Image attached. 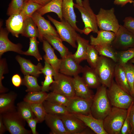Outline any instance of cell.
I'll return each instance as SVG.
<instances>
[{"mask_svg":"<svg viewBox=\"0 0 134 134\" xmlns=\"http://www.w3.org/2000/svg\"><path fill=\"white\" fill-rule=\"evenodd\" d=\"M107 90L106 87L101 85L97 88L93 99L91 113L97 119L103 120L112 108L107 95Z\"/></svg>","mask_w":134,"mask_h":134,"instance_id":"6da1fadb","label":"cell"},{"mask_svg":"<svg viewBox=\"0 0 134 134\" xmlns=\"http://www.w3.org/2000/svg\"><path fill=\"white\" fill-rule=\"evenodd\" d=\"M99 55L95 46L89 44L87 48L86 60L91 67L95 68L99 60Z\"/></svg>","mask_w":134,"mask_h":134,"instance_id":"74e56055","label":"cell"},{"mask_svg":"<svg viewBox=\"0 0 134 134\" xmlns=\"http://www.w3.org/2000/svg\"><path fill=\"white\" fill-rule=\"evenodd\" d=\"M77 44V50L72 55L78 63L86 60L87 48L89 45V41L81 37L78 34L76 40Z\"/></svg>","mask_w":134,"mask_h":134,"instance_id":"f1b7e54d","label":"cell"},{"mask_svg":"<svg viewBox=\"0 0 134 134\" xmlns=\"http://www.w3.org/2000/svg\"><path fill=\"white\" fill-rule=\"evenodd\" d=\"M6 21L7 30L16 37L22 33L24 26V18L20 13L9 16Z\"/></svg>","mask_w":134,"mask_h":134,"instance_id":"2e32d148","label":"cell"},{"mask_svg":"<svg viewBox=\"0 0 134 134\" xmlns=\"http://www.w3.org/2000/svg\"><path fill=\"white\" fill-rule=\"evenodd\" d=\"M42 42L43 49L45 53L43 57L45 61L50 64L57 72H59L61 59L57 58L54 49L47 40L44 39Z\"/></svg>","mask_w":134,"mask_h":134,"instance_id":"603a6c76","label":"cell"},{"mask_svg":"<svg viewBox=\"0 0 134 134\" xmlns=\"http://www.w3.org/2000/svg\"><path fill=\"white\" fill-rule=\"evenodd\" d=\"M17 96V94L13 91L0 94V114L16 111L14 103Z\"/></svg>","mask_w":134,"mask_h":134,"instance_id":"7402d4cb","label":"cell"},{"mask_svg":"<svg viewBox=\"0 0 134 134\" xmlns=\"http://www.w3.org/2000/svg\"><path fill=\"white\" fill-rule=\"evenodd\" d=\"M73 83L76 96L87 99H93L94 95L93 91L86 85L82 77L78 75L74 76Z\"/></svg>","mask_w":134,"mask_h":134,"instance_id":"44dd1931","label":"cell"},{"mask_svg":"<svg viewBox=\"0 0 134 134\" xmlns=\"http://www.w3.org/2000/svg\"><path fill=\"white\" fill-rule=\"evenodd\" d=\"M42 73L45 76H54L57 73L53 67L49 63L45 61L44 65L41 70Z\"/></svg>","mask_w":134,"mask_h":134,"instance_id":"c3c4849f","label":"cell"},{"mask_svg":"<svg viewBox=\"0 0 134 134\" xmlns=\"http://www.w3.org/2000/svg\"><path fill=\"white\" fill-rule=\"evenodd\" d=\"M83 67L78 63L71 54L61 59L59 72L73 77L82 73Z\"/></svg>","mask_w":134,"mask_h":134,"instance_id":"4fadbf2b","label":"cell"},{"mask_svg":"<svg viewBox=\"0 0 134 134\" xmlns=\"http://www.w3.org/2000/svg\"><path fill=\"white\" fill-rule=\"evenodd\" d=\"M133 5L134 6V0L133 1Z\"/></svg>","mask_w":134,"mask_h":134,"instance_id":"91938a15","label":"cell"},{"mask_svg":"<svg viewBox=\"0 0 134 134\" xmlns=\"http://www.w3.org/2000/svg\"><path fill=\"white\" fill-rule=\"evenodd\" d=\"M63 0H52L36 11L41 15L50 12H54L58 16L61 21L63 19L62 15V4Z\"/></svg>","mask_w":134,"mask_h":134,"instance_id":"83f0119b","label":"cell"},{"mask_svg":"<svg viewBox=\"0 0 134 134\" xmlns=\"http://www.w3.org/2000/svg\"><path fill=\"white\" fill-rule=\"evenodd\" d=\"M73 0H63L62 4V15L63 18L68 22L76 31L83 33L82 30L77 26L76 16L74 9Z\"/></svg>","mask_w":134,"mask_h":134,"instance_id":"ac0fdd59","label":"cell"},{"mask_svg":"<svg viewBox=\"0 0 134 134\" xmlns=\"http://www.w3.org/2000/svg\"><path fill=\"white\" fill-rule=\"evenodd\" d=\"M17 111L21 117L26 121L35 117L30 104L23 100L18 103L16 107Z\"/></svg>","mask_w":134,"mask_h":134,"instance_id":"e575fe53","label":"cell"},{"mask_svg":"<svg viewBox=\"0 0 134 134\" xmlns=\"http://www.w3.org/2000/svg\"><path fill=\"white\" fill-rule=\"evenodd\" d=\"M47 17L55 27L62 40L67 42L72 47L77 48L76 40L78 34L71 25L63 18L62 21H59L49 15Z\"/></svg>","mask_w":134,"mask_h":134,"instance_id":"8992f818","label":"cell"},{"mask_svg":"<svg viewBox=\"0 0 134 134\" xmlns=\"http://www.w3.org/2000/svg\"><path fill=\"white\" fill-rule=\"evenodd\" d=\"M53 77L54 82L50 87L51 92L58 93L70 98L75 96L73 78L59 72Z\"/></svg>","mask_w":134,"mask_h":134,"instance_id":"ba28073f","label":"cell"},{"mask_svg":"<svg viewBox=\"0 0 134 134\" xmlns=\"http://www.w3.org/2000/svg\"><path fill=\"white\" fill-rule=\"evenodd\" d=\"M52 134H68L60 116L47 114L44 120Z\"/></svg>","mask_w":134,"mask_h":134,"instance_id":"ffe728a7","label":"cell"},{"mask_svg":"<svg viewBox=\"0 0 134 134\" xmlns=\"http://www.w3.org/2000/svg\"><path fill=\"white\" fill-rule=\"evenodd\" d=\"M117 63L122 66L134 57V47L117 52Z\"/></svg>","mask_w":134,"mask_h":134,"instance_id":"60d3db41","label":"cell"},{"mask_svg":"<svg viewBox=\"0 0 134 134\" xmlns=\"http://www.w3.org/2000/svg\"><path fill=\"white\" fill-rule=\"evenodd\" d=\"M123 26L134 36V18L128 16L123 20Z\"/></svg>","mask_w":134,"mask_h":134,"instance_id":"7dc6e473","label":"cell"},{"mask_svg":"<svg viewBox=\"0 0 134 134\" xmlns=\"http://www.w3.org/2000/svg\"><path fill=\"white\" fill-rule=\"evenodd\" d=\"M122 66L130 87L132 96L134 98V64L128 62Z\"/></svg>","mask_w":134,"mask_h":134,"instance_id":"ab89813d","label":"cell"},{"mask_svg":"<svg viewBox=\"0 0 134 134\" xmlns=\"http://www.w3.org/2000/svg\"><path fill=\"white\" fill-rule=\"evenodd\" d=\"M97 34L96 37L92 35L90 36V44L94 46L111 45L116 36V34L112 32L102 30H99Z\"/></svg>","mask_w":134,"mask_h":134,"instance_id":"cb8c5ba5","label":"cell"},{"mask_svg":"<svg viewBox=\"0 0 134 134\" xmlns=\"http://www.w3.org/2000/svg\"><path fill=\"white\" fill-rule=\"evenodd\" d=\"M107 95L111 106L127 109L134 102V98L124 90L114 80L107 90Z\"/></svg>","mask_w":134,"mask_h":134,"instance_id":"3957f363","label":"cell"},{"mask_svg":"<svg viewBox=\"0 0 134 134\" xmlns=\"http://www.w3.org/2000/svg\"><path fill=\"white\" fill-rule=\"evenodd\" d=\"M22 85L26 87L27 89L26 91L27 92L41 91V86L38 85L37 77L34 76L24 75L22 79Z\"/></svg>","mask_w":134,"mask_h":134,"instance_id":"836d02e7","label":"cell"},{"mask_svg":"<svg viewBox=\"0 0 134 134\" xmlns=\"http://www.w3.org/2000/svg\"><path fill=\"white\" fill-rule=\"evenodd\" d=\"M114 77L117 85L133 96L123 67L122 66L117 63L115 66Z\"/></svg>","mask_w":134,"mask_h":134,"instance_id":"4316f807","label":"cell"},{"mask_svg":"<svg viewBox=\"0 0 134 134\" xmlns=\"http://www.w3.org/2000/svg\"><path fill=\"white\" fill-rule=\"evenodd\" d=\"M43 38L59 53L62 58L72 54L63 44V41L60 37L54 35L46 34L43 35Z\"/></svg>","mask_w":134,"mask_h":134,"instance_id":"484cf974","label":"cell"},{"mask_svg":"<svg viewBox=\"0 0 134 134\" xmlns=\"http://www.w3.org/2000/svg\"><path fill=\"white\" fill-rule=\"evenodd\" d=\"M26 121L31 129L32 133L33 134H38L36 130V124L38 123L37 118L35 117L29 119Z\"/></svg>","mask_w":134,"mask_h":134,"instance_id":"681fc988","label":"cell"},{"mask_svg":"<svg viewBox=\"0 0 134 134\" xmlns=\"http://www.w3.org/2000/svg\"><path fill=\"white\" fill-rule=\"evenodd\" d=\"M38 3L42 7L43 6L49 2H50L52 0H29Z\"/></svg>","mask_w":134,"mask_h":134,"instance_id":"11a10c76","label":"cell"},{"mask_svg":"<svg viewBox=\"0 0 134 134\" xmlns=\"http://www.w3.org/2000/svg\"><path fill=\"white\" fill-rule=\"evenodd\" d=\"M130 120L131 134H134V102L131 108L130 114Z\"/></svg>","mask_w":134,"mask_h":134,"instance_id":"816d5d0a","label":"cell"},{"mask_svg":"<svg viewBox=\"0 0 134 134\" xmlns=\"http://www.w3.org/2000/svg\"><path fill=\"white\" fill-rule=\"evenodd\" d=\"M37 26L31 17L24 20L23 30L21 34L22 36L27 37H36L39 39L40 35Z\"/></svg>","mask_w":134,"mask_h":134,"instance_id":"4dcf8cb0","label":"cell"},{"mask_svg":"<svg viewBox=\"0 0 134 134\" xmlns=\"http://www.w3.org/2000/svg\"><path fill=\"white\" fill-rule=\"evenodd\" d=\"M29 0H23V1H24V2H25L27 1H28Z\"/></svg>","mask_w":134,"mask_h":134,"instance_id":"680465c9","label":"cell"},{"mask_svg":"<svg viewBox=\"0 0 134 134\" xmlns=\"http://www.w3.org/2000/svg\"><path fill=\"white\" fill-rule=\"evenodd\" d=\"M130 62L134 64V57L131 59L130 61Z\"/></svg>","mask_w":134,"mask_h":134,"instance_id":"6f0895ef","label":"cell"},{"mask_svg":"<svg viewBox=\"0 0 134 134\" xmlns=\"http://www.w3.org/2000/svg\"><path fill=\"white\" fill-rule=\"evenodd\" d=\"M23 0H11L9 4L7 14L8 16L20 13L24 4Z\"/></svg>","mask_w":134,"mask_h":134,"instance_id":"7bdbcfd3","label":"cell"},{"mask_svg":"<svg viewBox=\"0 0 134 134\" xmlns=\"http://www.w3.org/2000/svg\"><path fill=\"white\" fill-rule=\"evenodd\" d=\"M73 115L81 120L95 133L97 134H107L103 127V120L95 118L91 113L87 115L81 114Z\"/></svg>","mask_w":134,"mask_h":134,"instance_id":"d6986e66","label":"cell"},{"mask_svg":"<svg viewBox=\"0 0 134 134\" xmlns=\"http://www.w3.org/2000/svg\"><path fill=\"white\" fill-rule=\"evenodd\" d=\"M32 110L39 123L45 120L47 114L43 103L30 104Z\"/></svg>","mask_w":134,"mask_h":134,"instance_id":"b9f144b4","label":"cell"},{"mask_svg":"<svg viewBox=\"0 0 134 134\" xmlns=\"http://www.w3.org/2000/svg\"><path fill=\"white\" fill-rule=\"evenodd\" d=\"M133 0H114V3L115 5L123 7L128 3H133Z\"/></svg>","mask_w":134,"mask_h":134,"instance_id":"f5cc1de1","label":"cell"},{"mask_svg":"<svg viewBox=\"0 0 134 134\" xmlns=\"http://www.w3.org/2000/svg\"><path fill=\"white\" fill-rule=\"evenodd\" d=\"M114 9L100 8L96 15L97 23L100 30L112 32L115 34L119 27L118 21L114 14Z\"/></svg>","mask_w":134,"mask_h":134,"instance_id":"52a82bcc","label":"cell"},{"mask_svg":"<svg viewBox=\"0 0 134 134\" xmlns=\"http://www.w3.org/2000/svg\"><path fill=\"white\" fill-rule=\"evenodd\" d=\"M48 94L42 91L28 92L24 98V101L30 104L43 103L46 100Z\"/></svg>","mask_w":134,"mask_h":134,"instance_id":"1f68e13d","label":"cell"},{"mask_svg":"<svg viewBox=\"0 0 134 134\" xmlns=\"http://www.w3.org/2000/svg\"><path fill=\"white\" fill-rule=\"evenodd\" d=\"M71 98L58 93L51 92L48 94L46 100L60 104L67 107Z\"/></svg>","mask_w":134,"mask_h":134,"instance_id":"f35d334b","label":"cell"},{"mask_svg":"<svg viewBox=\"0 0 134 134\" xmlns=\"http://www.w3.org/2000/svg\"><path fill=\"white\" fill-rule=\"evenodd\" d=\"M7 64L5 59H1L0 60V93H6L8 89L3 86L2 84V80L3 79V74L7 71Z\"/></svg>","mask_w":134,"mask_h":134,"instance_id":"ee69618b","label":"cell"},{"mask_svg":"<svg viewBox=\"0 0 134 134\" xmlns=\"http://www.w3.org/2000/svg\"><path fill=\"white\" fill-rule=\"evenodd\" d=\"M54 82L53 76H45L44 80L41 83V91L46 92H49L50 90L51 85Z\"/></svg>","mask_w":134,"mask_h":134,"instance_id":"bcb514c9","label":"cell"},{"mask_svg":"<svg viewBox=\"0 0 134 134\" xmlns=\"http://www.w3.org/2000/svg\"><path fill=\"white\" fill-rule=\"evenodd\" d=\"M127 113V109L113 106L103 120L104 129L107 134H120Z\"/></svg>","mask_w":134,"mask_h":134,"instance_id":"7a4b0ae2","label":"cell"},{"mask_svg":"<svg viewBox=\"0 0 134 134\" xmlns=\"http://www.w3.org/2000/svg\"><path fill=\"white\" fill-rule=\"evenodd\" d=\"M99 55L109 58L117 63V52L113 49L111 45L106 44L95 46Z\"/></svg>","mask_w":134,"mask_h":134,"instance_id":"d6a6232c","label":"cell"},{"mask_svg":"<svg viewBox=\"0 0 134 134\" xmlns=\"http://www.w3.org/2000/svg\"><path fill=\"white\" fill-rule=\"evenodd\" d=\"M76 4L80 6H82V0H75Z\"/></svg>","mask_w":134,"mask_h":134,"instance_id":"9f6ffc18","label":"cell"},{"mask_svg":"<svg viewBox=\"0 0 134 134\" xmlns=\"http://www.w3.org/2000/svg\"><path fill=\"white\" fill-rule=\"evenodd\" d=\"M92 99H87L75 96L72 98L67 107L69 113L87 115L91 113Z\"/></svg>","mask_w":134,"mask_h":134,"instance_id":"7c38bea8","label":"cell"},{"mask_svg":"<svg viewBox=\"0 0 134 134\" xmlns=\"http://www.w3.org/2000/svg\"><path fill=\"white\" fill-rule=\"evenodd\" d=\"M134 102H133L127 109V113L121 130V134H131V128L130 120L131 110Z\"/></svg>","mask_w":134,"mask_h":134,"instance_id":"f6af8a7d","label":"cell"},{"mask_svg":"<svg viewBox=\"0 0 134 134\" xmlns=\"http://www.w3.org/2000/svg\"><path fill=\"white\" fill-rule=\"evenodd\" d=\"M68 134H92L80 119L71 113L60 116Z\"/></svg>","mask_w":134,"mask_h":134,"instance_id":"30bf717a","label":"cell"},{"mask_svg":"<svg viewBox=\"0 0 134 134\" xmlns=\"http://www.w3.org/2000/svg\"><path fill=\"white\" fill-rule=\"evenodd\" d=\"M15 59L20 65L21 71L24 75H29L37 77L42 73L41 70L43 67L40 63L35 65L29 60L19 55L17 56Z\"/></svg>","mask_w":134,"mask_h":134,"instance_id":"e0dca14e","label":"cell"},{"mask_svg":"<svg viewBox=\"0 0 134 134\" xmlns=\"http://www.w3.org/2000/svg\"><path fill=\"white\" fill-rule=\"evenodd\" d=\"M9 32L2 28L0 31V57L3 54L7 52L11 51L23 55L24 52L22 50V46L20 43L14 44L8 38Z\"/></svg>","mask_w":134,"mask_h":134,"instance_id":"9a60e30c","label":"cell"},{"mask_svg":"<svg viewBox=\"0 0 134 134\" xmlns=\"http://www.w3.org/2000/svg\"></svg>","mask_w":134,"mask_h":134,"instance_id":"94428289","label":"cell"},{"mask_svg":"<svg viewBox=\"0 0 134 134\" xmlns=\"http://www.w3.org/2000/svg\"><path fill=\"white\" fill-rule=\"evenodd\" d=\"M36 37L30 38V44L29 49L26 51H24L23 55L34 57L38 61L42 60V58L39 52L38 45L39 42L37 40Z\"/></svg>","mask_w":134,"mask_h":134,"instance_id":"8d00e7d4","label":"cell"},{"mask_svg":"<svg viewBox=\"0 0 134 134\" xmlns=\"http://www.w3.org/2000/svg\"><path fill=\"white\" fill-rule=\"evenodd\" d=\"M32 17L38 28L40 41L42 42L44 39L43 36L46 34L54 35L59 37L57 31L51 25L50 22L45 19L36 11L33 14Z\"/></svg>","mask_w":134,"mask_h":134,"instance_id":"5bb4252c","label":"cell"},{"mask_svg":"<svg viewBox=\"0 0 134 134\" xmlns=\"http://www.w3.org/2000/svg\"><path fill=\"white\" fill-rule=\"evenodd\" d=\"M42 7L39 4L29 0L24 2L20 13L25 20L31 17L35 12Z\"/></svg>","mask_w":134,"mask_h":134,"instance_id":"d590c367","label":"cell"},{"mask_svg":"<svg viewBox=\"0 0 134 134\" xmlns=\"http://www.w3.org/2000/svg\"><path fill=\"white\" fill-rule=\"evenodd\" d=\"M116 64L109 58L100 56L94 69L101 84L107 88L110 86L113 81Z\"/></svg>","mask_w":134,"mask_h":134,"instance_id":"277c9868","label":"cell"},{"mask_svg":"<svg viewBox=\"0 0 134 134\" xmlns=\"http://www.w3.org/2000/svg\"><path fill=\"white\" fill-rule=\"evenodd\" d=\"M43 104L47 114L61 116L70 113L67 107L61 104L46 100Z\"/></svg>","mask_w":134,"mask_h":134,"instance_id":"f546056e","label":"cell"},{"mask_svg":"<svg viewBox=\"0 0 134 134\" xmlns=\"http://www.w3.org/2000/svg\"><path fill=\"white\" fill-rule=\"evenodd\" d=\"M22 79L19 75L15 74L13 75L11 79L13 85L16 87H19L22 85Z\"/></svg>","mask_w":134,"mask_h":134,"instance_id":"f907efd6","label":"cell"},{"mask_svg":"<svg viewBox=\"0 0 134 134\" xmlns=\"http://www.w3.org/2000/svg\"><path fill=\"white\" fill-rule=\"evenodd\" d=\"M82 73V78L90 89H97L101 85L94 69L85 65L83 67Z\"/></svg>","mask_w":134,"mask_h":134,"instance_id":"d4e9b609","label":"cell"},{"mask_svg":"<svg viewBox=\"0 0 134 134\" xmlns=\"http://www.w3.org/2000/svg\"><path fill=\"white\" fill-rule=\"evenodd\" d=\"M82 6L74 3V7L80 12L84 25L83 30H88L93 33H97L99 31L96 15L94 13L90 6L89 0H83Z\"/></svg>","mask_w":134,"mask_h":134,"instance_id":"9c48e42d","label":"cell"},{"mask_svg":"<svg viewBox=\"0 0 134 134\" xmlns=\"http://www.w3.org/2000/svg\"><path fill=\"white\" fill-rule=\"evenodd\" d=\"M112 44L121 51L134 47V36L123 25H120Z\"/></svg>","mask_w":134,"mask_h":134,"instance_id":"8fae6325","label":"cell"},{"mask_svg":"<svg viewBox=\"0 0 134 134\" xmlns=\"http://www.w3.org/2000/svg\"><path fill=\"white\" fill-rule=\"evenodd\" d=\"M7 130L6 127L3 122L1 116L0 114V134H4Z\"/></svg>","mask_w":134,"mask_h":134,"instance_id":"db71d44e","label":"cell"},{"mask_svg":"<svg viewBox=\"0 0 134 134\" xmlns=\"http://www.w3.org/2000/svg\"><path fill=\"white\" fill-rule=\"evenodd\" d=\"M7 130L11 134H30L25 128L26 121L16 111L0 114Z\"/></svg>","mask_w":134,"mask_h":134,"instance_id":"5b68a950","label":"cell"}]
</instances>
